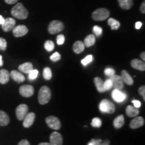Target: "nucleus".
<instances>
[{"instance_id":"nucleus-1","label":"nucleus","mask_w":145,"mask_h":145,"mask_svg":"<svg viewBox=\"0 0 145 145\" xmlns=\"http://www.w3.org/2000/svg\"><path fill=\"white\" fill-rule=\"evenodd\" d=\"M11 14L14 18L19 20H25L28 18V12L22 3H18L11 10Z\"/></svg>"},{"instance_id":"nucleus-2","label":"nucleus","mask_w":145,"mask_h":145,"mask_svg":"<svg viewBox=\"0 0 145 145\" xmlns=\"http://www.w3.org/2000/svg\"><path fill=\"white\" fill-rule=\"evenodd\" d=\"M50 98H51V91L50 88L47 86L42 87L40 89L39 96H38L39 104L41 105L46 104L50 101Z\"/></svg>"},{"instance_id":"nucleus-3","label":"nucleus","mask_w":145,"mask_h":145,"mask_svg":"<svg viewBox=\"0 0 145 145\" xmlns=\"http://www.w3.org/2000/svg\"><path fill=\"white\" fill-rule=\"evenodd\" d=\"M99 110L103 113L112 114L115 112V106L108 99H103L99 105Z\"/></svg>"},{"instance_id":"nucleus-4","label":"nucleus","mask_w":145,"mask_h":145,"mask_svg":"<svg viewBox=\"0 0 145 145\" xmlns=\"http://www.w3.org/2000/svg\"><path fill=\"white\" fill-rule=\"evenodd\" d=\"M110 16V12L108 9L99 8L92 14V18L95 21H104Z\"/></svg>"},{"instance_id":"nucleus-5","label":"nucleus","mask_w":145,"mask_h":145,"mask_svg":"<svg viewBox=\"0 0 145 145\" xmlns=\"http://www.w3.org/2000/svg\"><path fill=\"white\" fill-rule=\"evenodd\" d=\"M64 29V24L59 20H53L49 24L48 31L50 34H55L61 32Z\"/></svg>"},{"instance_id":"nucleus-6","label":"nucleus","mask_w":145,"mask_h":145,"mask_svg":"<svg viewBox=\"0 0 145 145\" xmlns=\"http://www.w3.org/2000/svg\"><path fill=\"white\" fill-rule=\"evenodd\" d=\"M45 120H46V124L51 129L58 130L61 128V123L58 118L50 116L47 117Z\"/></svg>"},{"instance_id":"nucleus-7","label":"nucleus","mask_w":145,"mask_h":145,"mask_svg":"<svg viewBox=\"0 0 145 145\" xmlns=\"http://www.w3.org/2000/svg\"><path fill=\"white\" fill-rule=\"evenodd\" d=\"M28 113V106L26 104L19 105L16 110V118L18 120H23L26 114Z\"/></svg>"},{"instance_id":"nucleus-8","label":"nucleus","mask_w":145,"mask_h":145,"mask_svg":"<svg viewBox=\"0 0 145 145\" xmlns=\"http://www.w3.org/2000/svg\"><path fill=\"white\" fill-rule=\"evenodd\" d=\"M19 92L22 96L24 97H30L33 95L34 89L33 86L30 85H23L20 88Z\"/></svg>"},{"instance_id":"nucleus-9","label":"nucleus","mask_w":145,"mask_h":145,"mask_svg":"<svg viewBox=\"0 0 145 145\" xmlns=\"http://www.w3.org/2000/svg\"><path fill=\"white\" fill-rule=\"evenodd\" d=\"M13 34L15 37H21L25 36L28 32V29L24 25H18L15 26L12 30Z\"/></svg>"},{"instance_id":"nucleus-10","label":"nucleus","mask_w":145,"mask_h":145,"mask_svg":"<svg viewBox=\"0 0 145 145\" xmlns=\"http://www.w3.org/2000/svg\"><path fill=\"white\" fill-rule=\"evenodd\" d=\"M16 26V20L12 18H8L5 19V22L1 25L2 30L5 32H10L13 30Z\"/></svg>"},{"instance_id":"nucleus-11","label":"nucleus","mask_w":145,"mask_h":145,"mask_svg":"<svg viewBox=\"0 0 145 145\" xmlns=\"http://www.w3.org/2000/svg\"><path fill=\"white\" fill-rule=\"evenodd\" d=\"M63 137L59 132H53L50 136V144L51 145H63Z\"/></svg>"},{"instance_id":"nucleus-12","label":"nucleus","mask_w":145,"mask_h":145,"mask_svg":"<svg viewBox=\"0 0 145 145\" xmlns=\"http://www.w3.org/2000/svg\"><path fill=\"white\" fill-rule=\"evenodd\" d=\"M112 84H113V88L116 89H122L124 88V82H123L121 76L114 75L112 77H110Z\"/></svg>"},{"instance_id":"nucleus-13","label":"nucleus","mask_w":145,"mask_h":145,"mask_svg":"<svg viewBox=\"0 0 145 145\" xmlns=\"http://www.w3.org/2000/svg\"><path fill=\"white\" fill-rule=\"evenodd\" d=\"M36 115L33 112H30L26 114L23 120V126L25 128H30L33 124L35 120Z\"/></svg>"},{"instance_id":"nucleus-14","label":"nucleus","mask_w":145,"mask_h":145,"mask_svg":"<svg viewBox=\"0 0 145 145\" xmlns=\"http://www.w3.org/2000/svg\"><path fill=\"white\" fill-rule=\"evenodd\" d=\"M112 98L118 103H121L124 101L126 98V95L119 89H114L112 93Z\"/></svg>"},{"instance_id":"nucleus-15","label":"nucleus","mask_w":145,"mask_h":145,"mask_svg":"<svg viewBox=\"0 0 145 145\" xmlns=\"http://www.w3.org/2000/svg\"><path fill=\"white\" fill-rule=\"evenodd\" d=\"M144 124V120L142 117L137 116L135 118L132 120L130 123V127L132 129H137V128L142 127Z\"/></svg>"},{"instance_id":"nucleus-16","label":"nucleus","mask_w":145,"mask_h":145,"mask_svg":"<svg viewBox=\"0 0 145 145\" xmlns=\"http://www.w3.org/2000/svg\"><path fill=\"white\" fill-rule=\"evenodd\" d=\"M132 67H133L135 69L141 71H144L145 70V63L144 61L142 60H139L137 59L132 60L130 62Z\"/></svg>"},{"instance_id":"nucleus-17","label":"nucleus","mask_w":145,"mask_h":145,"mask_svg":"<svg viewBox=\"0 0 145 145\" xmlns=\"http://www.w3.org/2000/svg\"><path fill=\"white\" fill-rule=\"evenodd\" d=\"M10 77L12 79L18 83H22L25 81V77L23 75V74L20 71H17L16 70H13L11 71L10 73Z\"/></svg>"},{"instance_id":"nucleus-18","label":"nucleus","mask_w":145,"mask_h":145,"mask_svg":"<svg viewBox=\"0 0 145 145\" xmlns=\"http://www.w3.org/2000/svg\"><path fill=\"white\" fill-rule=\"evenodd\" d=\"M121 77H122L123 82L126 83L128 86H132L134 83V80L130 74L126 70H123L121 72Z\"/></svg>"},{"instance_id":"nucleus-19","label":"nucleus","mask_w":145,"mask_h":145,"mask_svg":"<svg viewBox=\"0 0 145 145\" xmlns=\"http://www.w3.org/2000/svg\"><path fill=\"white\" fill-rule=\"evenodd\" d=\"M10 72L6 69L0 70V83L6 84L10 81Z\"/></svg>"},{"instance_id":"nucleus-20","label":"nucleus","mask_w":145,"mask_h":145,"mask_svg":"<svg viewBox=\"0 0 145 145\" xmlns=\"http://www.w3.org/2000/svg\"><path fill=\"white\" fill-rule=\"evenodd\" d=\"M18 69L20 71L22 72H24V73H29L33 69V65L31 63H24L22 64L18 67Z\"/></svg>"},{"instance_id":"nucleus-21","label":"nucleus","mask_w":145,"mask_h":145,"mask_svg":"<svg viewBox=\"0 0 145 145\" xmlns=\"http://www.w3.org/2000/svg\"><path fill=\"white\" fill-rule=\"evenodd\" d=\"M72 50H73L74 52L76 54L81 53V52H82L85 50L84 43L80 40L76 41L74 43L73 46H72Z\"/></svg>"},{"instance_id":"nucleus-22","label":"nucleus","mask_w":145,"mask_h":145,"mask_svg":"<svg viewBox=\"0 0 145 145\" xmlns=\"http://www.w3.org/2000/svg\"><path fill=\"white\" fill-rule=\"evenodd\" d=\"M126 114L128 117H136L139 114V110L135 106H128L126 108Z\"/></svg>"},{"instance_id":"nucleus-23","label":"nucleus","mask_w":145,"mask_h":145,"mask_svg":"<svg viewBox=\"0 0 145 145\" xmlns=\"http://www.w3.org/2000/svg\"><path fill=\"white\" fill-rule=\"evenodd\" d=\"M10 123V117L5 112L0 110V126H5Z\"/></svg>"},{"instance_id":"nucleus-24","label":"nucleus","mask_w":145,"mask_h":145,"mask_svg":"<svg viewBox=\"0 0 145 145\" xmlns=\"http://www.w3.org/2000/svg\"><path fill=\"white\" fill-rule=\"evenodd\" d=\"M94 83H95L97 90L99 93H104L106 91L104 87V81L99 77H95L93 79Z\"/></svg>"},{"instance_id":"nucleus-25","label":"nucleus","mask_w":145,"mask_h":145,"mask_svg":"<svg viewBox=\"0 0 145 145\" xmlns=\"http://www.w3.org/2000/svg\"><path fill=\"white\" fill-rule=\"evenodd\" d=\"M120 6L123 10H129L133 5L132 0H118Z\"/></svg>"},{"instance_id":"nucleus-26","label":"nucleus","mask_w":145,"mask_h":145,"mask_svg":"<svg viewBox=\"0 0 145 145\" xmlns=\"http://www.w3.org/2000/svg\"><path fill=\"white\" fill-rule=\"evenodd\" d=\"M124 124V117L123 115L118 116L114 120V126L115 127L116 129L122 128L123 125Z\"/></svg>"},{"instance_id":"nucleus-27","label":"nucleus","mask_w":145,"mask_h":145,"mask_svg":"<svg viewBox=\"0 0 145 145\" xmlns=\"http://www.w3.org/2000/svg\"><path fill=\"white\" fill-rule=\"evenodd\" d=\"M95 42V38L93 34H89L87 36L84 40V45L86 47L92 46Z\"/></svg>"},{"instance_id":"nucleus-28","label":"nucleus","mask_w":145,"mask_h":145,"mask_svg":"<svg viewBox=\"0 0 145 145\" xmlns=\"http://www.w3.org/2000/svg\"><path fill=\"white\" fill-rule=\"evenodd\" d=\"M108 23L109 26H110V27H111L112 30H116L120 28V24L119 22L112 18H109Z\"/></svg>"},{"instance_id":"nucleus-29","label":"nucleus","mask_w":145,"mask_h":145,"mask_svg":"<svg viewBox=\"0 0 145 145\" xmlns=\"http://www.w3.org/2000/svg\"><path fill=\"white\" fill-rule=\"evenodd\" d=\"M43 77L46 80H50L52 78V71L49 67H46L43 71Z\"/></svg>"},{"instance_id":"nucleus-30","label":"nucleus","mask_w":145,"mask_h":145,"mask_svg":"<svg viewBox=\"0 0 145 145\" xmlns=\"http://www.w3.org/2000/svg\"><path fill=\"white\" fill-rule=\"evenodd\" d=\"M44 48L47 51L51 52L54 48V44L51 40H46L44 43Z\"/></svg>"},{"instance_id":"nucleus-31","label":"nucleus","mask_w":145,"mask_h":145,"mask_svg":"<svg viewBox=\"0 0 145 145\" xmlns=\"http://www.w3.org/2000/svg\"><path fill=\"white\" fill-rule=\"evenodd\" d=\"M91 126L94 128H100L101 126V120L99 118H94L92 119Z\"/></svg>"},{"instance_id":"nucleus-32","label":"nucleus","mask_w":145,"mask_h":145,"mask_svg":"<svg viewBox=\"0 0 145 145\" xmlns=\"http://www.w3.org/2000/svg\"><path fill=\"white\" fill-rule=\"evenodd\" d=\"M39 75V71L36 69H32L31 71L28 73V79L30 80H34L37 78Z\"/></svg>"},{"instance_id":"nucleus-33","label":"nucleus","mask_w":145,"mask_h":145,"mask_svg":"<svg viewBox=\"0 0 145 145\" xmlns=\"http://www.w3.org/2000/svg\"><path fill=\"white\" fill-rule=\"evenodd\" d=\"M93 61V56L91 54H89V55H88L87 57L81 60V64H82L83 66H86L88 65L89 63H90L91 61Z\"/></svg>"},{"instance_id":"nucleus-34","label":"nucleus","mask_w":145,"mask_h":145,"mask_svg":"<svg viewBox=\"0 0 145 145\" xmlns=\"http://www.w3.org/2000/svg\"><path fill=\"white\" fill-rule=\"evenodd\" d=\"M104 89L106 91L110 90V89H112V88H113V84H112L111 79H107L105 82H104Z\"/></svg>"},{"instance_id":"nucleus-35","label":"nucleus","mask_w":145,"mask_h":145,"mask_svg":"<svg viewBox=\"0 0 145 145\" xmlns=\"http://www.w3.org/2000/svg\"><path fill=\"white\" fill-rule=\"evenodd\" d=\"M61 54H60L58 52H54V53L52 54L50 57V59L51 60V61H54V62L59 61V60H61Z\"/></svg>"},{"instance_id":"nucleus-36","label":"nucleus","mask_w":145,"mask_h":145,"mask_svg":"<svg viewBox=\"0 0 145 145\" xmlns=\"http://www.w3.org/2000/svg\"><path fill=\"white\" fill-rule=\"evenodd\" d=\"M93 32L95 33V34L97 36H100L101 35V34H102V32H103L102 28H101V27L98 26H93Z\"/></svg>"},{"instance_id":"nucleus-37","label":"nucleus","mask_w":145,"mask_h":145,"mask_svg":"<svg viewBox=\"0 0 145 145\" xmlns=\"http://www.w3.org/2000/svg\"><path fill=\"white\" fill-rule=\"evenodd\" d=\"M7 48V41L3 38H0V50H5Z\"/></svg>"},{"instance_id":"nucleus-38","label":"nucleus","mask_w":145,"mask_h":145,"mask_svg":"<svg viewBox=\"0 0 145 145\" xmlns=\"http://www.w3.org/2000/svg\"><path fill=\"white\" fill-rule=\"evenodd\" d=\"M104 73H105V75H106L107 76L112 77V76L115 75V71H114V69L108 67L104 70Z\"/></svg>"},{"instance_id":"nucleus-39","label":"nucleus","mask_w":145,"mask_h":145,"mask_svg":"<svg viewBox=\"0 0 145 145\" xmlns=\"http://www.w3.org/2000/svg\"><path fill=\"white\" fill-rule=\"evenodd\" d=\"M65 39L64 35H63V34H59V35L57 36V42L59 45L63 44V43L65 42Z\"/></svg>"},{"instance_id":"nucleus-40","label":"nucleus","mask_w":145,"mask_h":145,"mask_svg":"<svg viewBox=\"0 0 145 145\" xmlns=\"http://www.w3.org/2000/svg\"><path fill=\"white\" fill-rule=\"evenodd\" d=\"M138 92L140 93V95L143 97V99L145 101V87L144 86H141L138 89Z\"/></svg>"},{"instance_id":"nucleus-41","label":"nucleus","mask_w":145,"mask_h":145,"mask_svg":"<svg viewBox=\"0 0 145 145\" xmlns=\"http://www.w3.org/2000/svg\"><path fill=\"white\" fill-rule=\"evenodd\" d=\"M101 140H95V139H92L88 143V145H99V143L101 142Z\"/></svg>"},{"instance_id":"nucleus-42","label":"nucleus","mask_w":145,"mask_h":145,"mask_svg":"<svg viewBox=\"0 0 145 145\" xmlns=\"http://www.w3.org/2000/svg\"><path fill=\"white\" fill-rule=\"evenodd\" d=\"M132 104H134V106H135V108H140V106H141L140 101H138V100H133V101H132Z\"/></svg>"},{"instance_id":"nucleus-43","label":"nucleus","mask_w":145,"mask_h":145,"mask_svg":"<svg viewBox=\"0 0 145 145\" xmlns=\"http://www.w3.org/2000/svg\"><path fill=\"white\" fill-rule=\"evenodd\" d=\"M18 145H30V144L28 142V140H26V139H24V140H22L20 142L18 143Z\"/></svg>"},{"instance_id":"nucleus-44","label":"nucleus","mask_w":145,"mask_h":145,"mask_svg":"<svg viewBox=\"0 0 145 145\" xmlns=\"http://www.w3.org/2000/svg\"><path fill=\"white\" fill-rule=\"evenodd\" d=\"M140 10L142 14H144L145 13V3L144 1H143L142 3V4L140 5Z\"/></svg>"},{"instance_id":"nucleus-45","label":"nucleus","mask_w":145,"mask_h":145,"mask_svg":"<svg viewBox=\"0 0 145 145\" xmlns=\"http://www.w3.org/2000/svg\"><path fill=\"white\" fill-rule=\"evenodd\" d=\"M4 1L8 4H14V3L18 2V0H4Z\"/></svg>"},{"instance_id":"nucleus-46","label":"nucleus","mask_w":145,"mask_h":145,"mask_svg":"<svg viewBox=\"0 0 145 145\" xmlns=\"http://www.w3.org/2000/svg\"><path fill=\"white\" fill-rule=\"evenodd\" d=\"M142 22H137L135 24L136 29H138H138H140L141 28V26H142Z\"/></svg>"},{"instance_id":"nucleus-47","label":"nucleus","mask_w":145,"mask_h":145,"mask_svg":"<svg viewBox=\"0 0 145 145\" xmlns=\"http://www.w3.org/2000/svg\"><path fill=\"white\" fill-rule=\"evenodd\" d=\"M99 145H110V141H109L108 140H107L106 141H104V142H101L99 143Z\"/></svg>"},{"instance_id":"nucleus-48","label":"nucleus","mask_w":145,"mask_h":145,"mask_svg":"<svg viewBox=\"0 0 145 145\" xmlns=\"http://www.w3.org/2000/svg\"><path fill=\"white\" fill-rule=\"evenodd\" d=\"M4 22H5V19L3 18L2 16L0 15V25H2Z\"/></svg>"},{"instance_id":"nucleus-49","label":"nucleus","mask_w":145,"mask_h":145,"mask_svg":"<svg viewBox=\"0 0 145 145\" xmlns=\"http://www.w3.org/2000/svg\"><path fill=\"white\" fill-rule=\"evenodd\" d=\"M145 52H142V53L140 54V57H141V59H142V61H144L145 60Z\"/></svg>"},{"instance_id":"nucleus-50","label":"nucleus","mask_w":145,"mask_h":145,"mask_svg":"<svg viewBox=\"0 0 145 145\" xmlns=\"http://www.w3.org/2000/svg\"><path fill=\"white\" fill-rule=\"evenodd\" d=\"M3 64V60H2V56L0 55V67L2 66Z\"/></svg>"},{"instance_id":"nucleus-51","label":"nucleus","mask_w":145,"mask_h":145,"mask_svg":"<svg viewBox=\"0 0 145 145\" xmlns=\"http://www.w3.org/2000/svg\"><path fill=\"white\" fill-rule=\"evenodd\" d=\"M39 145H51V144L48 142H41L40 143Z\"/></svg>"}]
</instances>
